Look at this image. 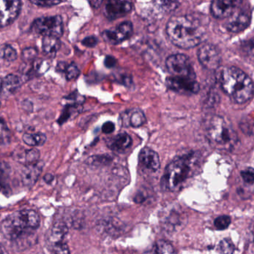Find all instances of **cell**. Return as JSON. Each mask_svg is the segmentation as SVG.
Here are the masks:
<instances>
[{
  "instance_id": "cell-1",
  "label": "cell",
  "mask_w": 254,
  "mask_h": 254,
  "mask_svg": "<svg viewBox=\"0 0 254 254\" xmlns=\"http://www.w3.org/2000/svg\"><path fill=\"white\" fill-rule=\"evenodd\" d=\"M169 38L174 46L192 49L198 46L205 37L206 30L196 18L191 16H174L167 26Z\"/></svg>"
},
{
  "instance_id": "cell-2",
  "label": "cell",
  "mask_w": 254,
  "mask_h": 254,
  "mask_svg": "<svg viewBox=\"0 0 254 254\" xmlns=\"http://www.w3.org/2000/svg\"><path fill=\"white\" fill-rule=\"evenodd\" d=\"M40 216L32 210H22L12 213L3 220L1 231L3 235L16 245L27 243L35 237L34 231L39 228Z\"/></svg>"
},
{
  "instance_id": "cell-3",
  "label": "cell",
  "mask_w": 254,
  "mask_h": 254,
  "mask_svg": "<svg viewBox=\"0 0 254 254\" xmlns=\"http://www.w3.org/2000/svg\"><path fill=\"white\" fill-rule=\"evenodd\" d=\"M198 164V156L192 152L174 158L166 168L161 179L164 190L176 192L195 174Z\"/></svg>"
},
{
  "instance_id": "cell-4",
  "label": "cell",
  "mask_w": 254,
  "mask_h": 254,
  "mask_svg": "<svg viewBox=\"0 0 254 254\" xmlns=\"http://www.w3.org/2000/svg\"><path fill=\"white\" fill-rule=\"evenodd\" d=\"M220 83L222 90L237 104H246L253 98V81L246 72L237 67L222 68Z\"/></svg>"
},
{
  "instance_id": "cell-5",
  "label": "cell",
  "mask_w": 254,
  "mask_h": 254,
  "mask_svg": "<svg viewBox=\"0 0 254 254\" xmlns=\"http://www.w3.org/2000/svg\"><path fill=\"white\" fill-rule=\"evenodd\" d=\"M207 136L212 144L225 150H232L239 140L231 124L220 116H213L210 119L207 125Z\"/></svg>"
},
{
  "instance_id": "cell-6",
  "label": "cell",
  "mask_w": 254,
  "mask_h": 254,
  "mask_svg": "<svg viewBox=\"0 0 254 254\" xmlns=\"http://www.w3.org/2000/svg\"><path fill=\"white\" fill-rule=\"evenodd\" d=\"M167 69L171 77L196 80V74L189 58L182 54L171 55L166 62Z\"/></svg>"
},
{
  "instance_id": "cell-7",
  "label": "cell",
  "mask_w": 254,
  "mask_h": 254,
  "mask_svg": "<svg viewBox=\"0 0 254 254\" xmlns=\"http://www.w3.org/2000/svg\"><path fill=\"white\" fill-rule=\"evenodd\" d=\"M32 32L43 37L59 38L63 34V21L60 16H45L36 19L31 27Z\"/></svg>"
},
{
  "instance_id": "cell-8",
  "label": "cell",
  "mask_w": 254,
  "mask_h": 254,
  "mask_svg": "<svg viewBox=\"0 0 254 254\" xmlns=\"http://www.w3.org/2000/svg\"><path fill=\"white\" fill-rule=\"evenodd\" d=\"M200 64L208 70H216L220 66L222 56L219 49L212 44H204L198 49Z\"/></svg>"
},
{
  "instance_id": "cell-9",
  "label": "cell",
  "mask_w": 254,
  "mask_h": 254,
  "mask_svg": "<svg viewBox=\"0 0 254 254\" xmlns=\"http://www.w3.org/2000/svg\"><path fill=\"white\" fill-rule=\"evenodd\" d=\"M167 86L171 90L183 95H194L200 91V85L196 80L181 78V77H168L166 80Z\"/></svg>"
},
{
  "instance_id": "cell-10",
  "label": "cell",
  "mask_w": 254,
  "mask_h": 254,
  "mask_svg": "<svg viewBox=\"0 0 254 254\" xmlns=\"http://www.w3.org/2000/svg\"><path fill=\"white\" fill-rule=\"evenodd\" d=\"M132 7L131 0H106L104 14L109 20H114L129 13Z\"/></svg>"
},
{
  "instance_id": "cell-11",
  "label": "cell",
  "mask_w": 254,
  "mask_h": 254,
  "mask_svg": "<svg viewBox=\"0 0 254 254\" xmlns=\"http://www.w3.org/2000/svg\"><path fill=\"white\" fill-rule=\"evenodd\" d=\"M132 33V23L128 21H125L115 28L104 31L102 33V37L110 44L116 45L129 38Z\"/></svg>"
},
{
  "instance_id": "cell-12",
  "label": "cell",
  "mask_w": 254,
  "mask_h": 254,
  "mask_svg": "<svg viewBox=\"0 0 254 254\" xmlns=\"http://www.w3.org/2000/svg\"><path fill=\"white\" fill-rule=\"evenodd\" d=\"M20 0H0V28L7 26L17 17Z\"/></svg>"
},
{
  "instance_id": "cell-13",
  "label": "cell",
  "mask_w": 254,
  "mask_h": 254,
  "mask_svg": "<svg viewBox=\"0 0 254 254\" xmlns=\"http://www.w3.org/2000/svg\"><path fill=\"white\" fill-rule=\"evenodd\" d=\"M243 0H213L211 13L213 16L219 19L230 17L238 10Z\"/></svg>"
},
{
  "instance_id": "cell-14",
  "label": "cell",
  "mask_w": 254,
  "mask_h": 254,
  "mask_svg": "<svg viewBox=\"0 0 254 254\" xmlns=\"http://www.w3.org/2000/svg\"><path fill=\"white\" fill-rule=\"evenodd\" d=\"M251 14L248 10L234 12L226 23V28L232 33H240L246 30L250 25Z\"/></svg>"
},
{
  "instance_id": "cell-15",
  "label": "cell",
  "mask_w": 254,
  "mask_h": 254,
  "mask_svg": "<svg viewBox=\"0 0 254 254\" xmlns=\"http://www.w3.org/2000/svg\"><path fill=\"white\" fill-rule=\"evenodd\" d=\"M42 170H43V166L38 162L25 165V168L22 170L21 173L22 184L28 188L34 186L40 178Z\"/></svg>"
},
{
  "instance_id": "cell-16",
  "label": "cell",
  "mask_w": 254,
  "mask_h": 254,
  "mask_svg": "<svg viewBox=\"0 0 254 254\" xmlns=\"http://www.w3.org/2000/svg\"><path fill=\"white\" fill-rule=\"evenodd\" d=\"M124 127H140L146 123L144 113L139 109H133L124 112L121 116Z\"/></svg>"
},
{
  "instance_id": "cell-17",
  "label": "cell",
  "mask_w": 254,
  "mask_h": 254,
  "mask_svg": "<svg viewBox=\"0 0 254 254\" xmlns=\"http://www.w3.org/2000/svg\"><path fill=\"white\" fill-rule=\"evenodd\" d=\"M139 160L143 167L152 171H157L161 167L160 157L153 149L145 147L139 155Z\"/></svg>"
},
{
  "instance_id": "cell-18",
  "label": "cell",
  "mask_w": 254,
  "mask_h": 254,
  "mask_svg": "<svg viewBox=\"0 0 254 254\" xmlns=\"http://www.w3.org/2000/svg\"><path fill=\"white\" fill-rule=\"evenodd\" d=\"M40 153L36 149H27L18 148L12 154V157L15 161L25 165L35 164L40 159Z\"/></svg>"
},
{
  "instance_id": "cell-19",
  "label": "cell",
  "mask_w": 254,
  "mask_h": 254,
  "mask_svg": "<svg viewBox=\"0 0 254 254\" xmlns=\"http://www.w3.org/2000/svg\"><path fill=\"white\" fill-rule=\"evenodd\" d=\"M133 140L131 136L126 132H121L117 135L110 138L107 141V146L116 152H122L128 149L132 144Z\"/></svg>"
},
{
  "instance_id": "cell-20",
  "label": "cell",
  "mask_w": 254,
  "mask_h": 254,
  "mask_svg": "<svg viewBox=\"0 0 254 254\" xmlns=\"http://www.w3.org/2000/svg\"><path fill=\"white\" fill-rule=\"evenodd\" d=\"M22 82L19 77L14 74H8L2 80L1 92L5 96L13 95L20 89Z\"/></svg>"
},
{
  "instance_id": "cell-21",
  "label": "cell",
  "mask_w": 254,
  "mask_h": 254,
  "mask_svg": "<svg viewBox=\"0 0 254 254\" xmlns=\"http://www.w3.org/2000/svg\"><path fill=\"white\" fill-rule=\"evenodd\" d=\"M67 233H68V228L64 222H58L54 224L52 230H51L50 234H49V245L64 242Z\"/></svg>"
},
{
  "instance_id": "cell-22",
  "label": "cell",
  "mask_w": 254,
  "mask_h": 254,
  "mask_svg": "<svg viewBox=\"0 0 254 254\" xmlns=\"http://www.w3.org/2000/svg\"><path fill=\"white\" fill-rule=\"evenodd\" d=\"M43 50L49 56H55L61 48L59 38L54 37H43Z\"/></svg>"
},
{
  "instance_id": "cell-23",
  "label": "cell",
  "mask_w": 254,
  "mask_h": 254,
  "mask_svg": "<svg viewBox=\"0 0 254 254\" xmlns=\"http://www.w3.org/2000/svg\"><path fill=\"white\" fill-rule=\"evenodd\" d=\"M143 254H176L174 247L169 242L160 240L157 242L152 249Z\"/></svg>"
},
{
  "instance_id": "cell-24",
  "label": "cell",
  "mask_w": 254,
  "mask_h": 254,
  "mask_svg": "<svg viewBox=\"0 0 254 254\" xmlns=\"http://www.w3.org/2000/svg\"><path fill=\"white\" fill-rule=\"evenodd\" d=\"M46 135L43 133L38 132L34 134L25 133L22 136V140L28 146H43L46 141Z\"/></svg>"
},
{
  "instance_id": "cell-25",
  "label": "cell",
  "mask_w": 254,
  "mask_h": 254,
  "mask_svg": "<svg viewBox=\"0 0 254 254\" xmlns=\"http://www.w3.org/2000/svg\"><path fill=\"white\" fill-rule=\"evenodd\" d=\"M10 167L4 162H0V191L8 189Z\"/></svg>"
},
{
  "instance_id": "cell-26",
  "label": "cell",
  "mask_w": 254,
  "mask_h": 254,
  "mask_svg": "<svg viewBox=\"0 0 254 254\" xmlns=\"http://www.w3.org/2000/svg\"><path fill=\"white\" fill-rule=\"evenodd\" d=\"M155 5L164 12H171L180 6V0H154Z\"/></svg>"
},
{
  "instance_id": "cell-27",
  "label": "cell",
  "mask_w": 254,
  "mask_h": 254,
  "mask_svg": "<svg viewBox=\"0 0 254 254\" xmlns=\"http://www.w3.org/2000/svg\"><path fill=\"white\" fill-rule=\"evenodd\" d=\"M0 58L7 62H13L17 58V53L12 46L4 45L0 47Z\"/></svg>"
},
{
  "instance_id": "cell-28",
  "label": "cell",
  "mask_w": 254,
  "mask_h": 254,
  "mask_svg": "<svg viewBox=\"0 0 254 254\" xmlns=\"http://www.w3.org/2000/svg\"><path fill=\"white\" fill-rule=\"evenodd\" d=\"M79 107L80 105H75V104H70V106H67L63 111L62 114L60 116V119H58V124L59 125H63L68 121L70 118L76 112L79 111Z\"/></svg>"
},
{
  "instance_id": "cell-29",
  "label": "cell",
  "mask_w": 254,
  "mask_h": 254,
  "mask_svg": "<svg viewBox=\"0 0 254 254\" xmlns=\"http://www.w3.org/2000/svg\"><path fill=\"white\" fill-rule=\"evenodd\" d=\"M10 131L2 119H0V144L5 145L10 142Z\"/></svg>"
},
{
  "instance_id": "cell-30",
  "label": "cell",
  "mask_w": 254,
  "mask_h": 254,
  "mask_svg": "<svg viewBox=\"0 0 254 254\" xmlns=\"http://www.w3.org/2000/svg\"><path fill=\"white\" fill-rule=\"evenodd\" d=\"M37 55H38V52H37V49L31 47L26 48L22 51V61L26 64H30V63L35 61Z\"/></svg>"
},
{
  "instance_id": "cell-31",
  "label": "cell",
  "mask_w": 254,
  "mask_h": 254,
  "mask_svg": "<svg viewBox=\"0 0 254 254\" xmlns=\"http://www.w3.org/2000/svg\"><path fill=\"white\" fill-rule=\"evenodd\" d=\"M64 72H65L66 77L68 80H76L80 75V70L75 64L67 65Z\"/></svg>"
},
{
  "instance_id": "cell-32",
  "label": "cell",
  "mask_w": 254,
  "mask_h": 254,
  "mask_svg": "<svg viewBox=\"0 0 254 254\" xmlns=\"http://www.w3.org/2000/svg\"><path fill=\"white\" fill-rule=\"evenodd\" d=\"M231 219L228 216H221L215 220L214 225L216 229L219 231H224L230 226Z\"/></svg>"
},
{
  "instance_id": "cell-33",
  "label": "cell",
  "mask_w": 254,
  "mask_h": 254,
  "mask_svg": "<svg viewBox=\"0 0 254 254\" xmlns=\"http://www.w3.org/2000/svg\"><path fill=\"white\" fill-rule=\"evenodd\" d=\"M54 254H70V249L65 242L49 245Z\"/></svg>"
},
{
  "instance_id": "cell-34",
  "label": "cell",
  "mask_w": 254,
  "mask_h": 254,
  "mask_svg": "<svg viewBox=\"0 0 254 254\" xmlns=\"http://www.w3.org/2000/svg\"><path fill=\"white\" fill-rule=\"evenodd\" d=\"M235 248L229 240H225L219 245V251L222 254H232Z\"/></svg>"
},
{
  "instance_id": "cell-35",
  "label": "cell",
  "mask_w": 254,
  "mask_h": 254,
  "mask_svg": "<svg viewBox=\"0 0 254 254\" xmlns=\"http://www.w3.org/2000/svg\"><path fill=\"white\" fill-rule=\"evenodd\" d=\"M30 1L36 5L50 7V6L56 5L65 0H30Z\"/></svg>"
},
{
  "instance_id": "cell-36",
  "label": "cell",
  "mask_w": 254,
  "mask_h": 254,
  "mask_svg": "<svg viewBox=\"0 0 254 254\" xmlns=\"http://www.w3.org/2000/svg\"><path fill=\"white\" fill-rule=\"evenodd\" d=\"M254 169L252 167L246 169L241 172L242 178L245 182L249 185H253L254 181Z\"/></svg>"
},
{
  "instance_id": "cell-37",
  "label": "cell",
  "mask_w": 254,
  "mask_h": 254,
  "mask_svg": "<svg viewBox=\"0 0 254 254\" xmlns=\"http://www.w3.org/2000/svg\"><path fill=\"white\" fill-rule=\"evenodd\" d=\"M98 43V40L95 37H88L84 39L82 41V44L86 47L92 48L95 47Z\"/></svg>"
},
{
  "instance_id": "cell-38",
  "label": "cell",
  "mask_w": 254,
  "mask_h": 254,
  "mask_svg": "<svg viewBox=\"0 0 254 254\" xmlns=\"http://www.w3.org/2000/svg\"><path fill=\"white\" fill-rule=\"evenodd\" d=\"M103 132L105 134H110L113 132L115 130V125L111 122H107L103 125L102 128H101Z\"/></svg>"
},
{
  "instance_id": "cell-39",
  "label": "cell",
  "mask_w": 254,
  "mask_h": 254,
  "mask_svg": "<svg viewBox=\"0 0 254 254\" xmlns=\"http://www.w3.org/2000/svg\"><path fill=\"white\" fill-rule=\"evenodd\" d=\"M116 62L117 61H116V58L112 56H107L104 60V65L107 68H113L116 65Z\"/></svg>"
},
{
  "instance_id": "cell-40",
  "label": "cell",
  "mask_w": 254,
  "mask_h": 254,
  "mask_svg": "<svg viewBox=\"0 0 254 254\" xmlns=\"http://www.w3.org/2000/svg\"><path fill=\"white\" fill-rule=\"evenodd\" d=\"M104 0H89V2L93 7H98L102 4Z\"/></svg>"
},
{
  "instance_id": "cell-41",
  "label": "cell",
  "mask_w": 254,
  "mask_h": 254,
  "mask_svg": "<svg viewBox=\"0 0 254 254\" xmlns=\"http://www.w3.org/2000/svg\"><path fill=\"white\" fill-rule=\"evenodd\" d=\"M43 179H44L45 182L47 184H50L51 182H53L54 180V176L52 174H46V176L43 177Z\"/></svg>"
},
{
  "instance_id": "cell-42",
  "label": "cell",
  "mask_w": 254,
  "mask_h": 254,
  "mask_svg": "<svg viewBox=\"0 0 254 254\" xmlns=\"http://www.w3.org/2000/svg\"><path fill=\"white\" fill-rule=\"evenodd\" d=\"M1 84H2V79L0 78V92H1Z\"/></svg>"
}]
</instances>
